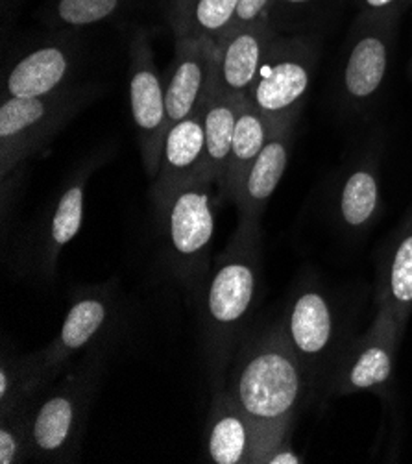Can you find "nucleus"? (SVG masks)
I'll return each mask as SVG.
<instances>
[{
    "instance_id": "f257e3e1",
    "label": "nucleus",
    "mask_w": 412,
    "mask_h": 464,
    "mask_svg": "<svg viewBox=\"0 0 412 464\" xmlns=\"http://www.w3.org/2000/svg\"><path fill=\"white\" fill-rule=\"evenodd\" d=\"M303 362L283 326L270 330L243 350L227 392L261 431L257 464L289 442V430L303 392Z\"/></svg>"
},
{
    "instance_id": "f03ea898",
    "label": "nucleus",
    "mask_w": 412,
    "mask_h": 464,
    "mask_svg": "<svg viewBox=\"0 0 412 464\" xmlns=\"http://www.w3.org/2000/svg\"><path fill=\"white\" fill-rule=\"evenodd\" d=\"M261 282L259 220L239 218L232 241L218 256L204 295V330L213 359L222 362L252 314Z\"/></svg>"
},
{
    "instance_id": "7ed1b4c3",
    "label": "nucleus",
    "mask_w": 412,
    "mask_h": 464,
    "mask_svg": "<svg viewBox=\"0 0 412 464\" xmlns=\"http://www.w3.org/2000/svg\"><path fill=\"white\" fill-rule=\"evenodd\" d=\"M97 95L91 85H69L35 99H3L0 106V176H10L32 156L47 149L71 119Z\"/></svg>"
},
{
    "instance_id": "20e7f679",
    "label": "nucleus",
    "mask_w": 412,
    "mask_h": 464,
    "mask_svg": "<svg viewBox=\"0 0 412 464\" xmlns=\"http://www.w3.org/2000/svg\"><path fill=\"white\" fill-rule=\"evenodd\" d=\"M213 181L196 179L154 198L170 263L183 277L209 268L215 234Z\"/></svg>"
},
{
    "instance_id": "39448f33",
    "label": "nucleus",
    "mask_w": 412,
    "mask_h": 464,
    "mask_svg": "<svg viewBox=\"0 0 412 464\" xmlns=\"http://www.w3.org/2000/svg\"><path fill=\"white\" fill-rule=\"evenodd\" d=\"M318 44L307 35H278L264 56L248 95L250 104L270 122L296 121L311 89Z\"/></svg>"
},
{
    "instance_id": "423d86ee",
    "label": "nucleus",
    "mask_w": 412,
    "mask_h": 464,
    "mask_svg": "<svg viewBox=\"0 0 412 464\" xmlns=\"http://www.w3.org/2000/svg\"><path fill=\"white\" fill-rule=\"evenodd\" d=\"M95 370L67 374L28 411L34 459L65 460L76 450L95 385Z\"/></svg>"
},
{
    "instance_id": "0eeeda50",
    "label": "nucleus",
    "mask_w": 412,
    "mask_h": 464,
    "mask_svg": "<svg viewBox=\"0 0 412 464\" xmlns=\"http://www.w3.org/2000/svg\"><path fill=\"white\" fill-rule=\"evenodd\" d=\"M398 17L359 14L346 51L340 95L350 110H366L381 92L394 49Z\"/></svg>"
},
{
    "instance_id": "6e6552de",
    "label": "nucleus",
    "mask_w": 412,
    "mask_h": 464,
    "mask_svg": "<svg viewBox=\"0 0 412 464\" xmlns=\"http://www.w3.org/2000/svg\"><path fill=\"white\" fill-rule=\"evenodd\" d=\"M129 110L141 158L150 179L156 178L163 139L168 130L165 80L158 72L145 30H137L129 41Z\"/></svg>"
},
{
    "instance_id": "1a4fd4ad",
    "label": "nucleus",
    "mask_w": 412,
    "mask_h": 464,
    "mask_svg": "<svg viewBox=\"0 0 412 464\" xmlns=\"http://www.w3.org/2000/svg\"><path fill=\"white\" fill-rule=\"evenodd\" d=\"M278 28L270 19L234 26L215 44L211 92L248 99Z\"/></svg>"
},
{
    "instance_id": "9d476101",
    "label": "nucleus",
    "mask_w": 412,
    "mask_h": 464,
    "mask_svg": "<svg viewBox=\"0 0 412 464\" xmlns=\"http://www.w3.org/2000/svg\"><path fill=\"white\" fill-rule=\"evenodd\" d=\"M403 332L405 330L399 326L394 313L388 307L379 305L370 330L359 339L344 361L335 392L355 394L383 387L392 376Z\"/></svg>"
},
{
    "instance_id": "9b49d317",
    "label": "nucleus",
    "mask_w": 412,
    "mask_h": 464,
    "mask_svg": "<svg viewBox=\"0 0 412 464\" xmlns=\"http://www.w3.org/2000/svg\"><path fill=\"white\" fill-rule=\"evenodd\" d=\"M78 63V43L56 37L21 56L5 74L3 99H35L69 87Z\"/></svg>"
},
{
    "instance_id": "f8f14e48",
    "label": "nucleus",
    "mask_w": 412,
    "mask_h": 464,
    "mask_svg": "<svg viewBox=\"0 0 412 464\" xmlns=\"http://www.w3.org/2000/svg\"><path fill=\"white\" fill-rule=\"evenodd\" d=\"M213 41L176 39V56L165 80L168 126L202 111L204 101L211 91Z\"/></svg>"
},
{
    "instance_id": "ddd939ff",
    "label": "nucleus",
    "mask_w": 412,
    "mask_h": 464,
    "mask_svg": "<svg viewBox=\"0 0 412 464\" xmlns=\"http://www.w3.org/2000/svg\"><path fill=\"white\" fill-rule=\"evenodd\" d=\"M206 457L215 464H257L261 431L227 392L218 391L206 424Z\"/></svg>"
},
{
    "instance_id": "4468645a",
    "label": "nucleus",
    "mask_w": 412,
    "mask_h": 464,
    "mask_svg": "<svg viewBox=\"0 0 412 464\" xmlns=\"http://www.w3.org/2000/svg\"><path fill=\"white\" fill-rule=\"evenodd\" d=\"M196 179H207L202 111L168 126L163 139L158 174L152 179L154 198Z\"/></svg>"
},
{
    "instance_id": "2eb2a0df",
    "label": "nucleus",
    "mask_w": 412,
    "mask_h": 464,
    "mask_svg": "<svg viewBox=\"0 0 412 464\" xmlns=\"http://www.w3.org/2000/svg\"><path fill=\"white\" fill-rule=\"evenodd\" d=\"M292 130L294 121L272 124L266 145L246 172L235 195L234 204L239 209V218L259 220L263 217L289 165Z\"/></svg>"
},
{
    "instance_id": "dca6fc26",
    "label": "nucleus",
    "mask_w": 412,
    "mask_h": 464,
    "mask_svg": "<svg viewBox=\"0 0 412 464\" xmlns=\"http://www.w3.org/2000/svg\"><path fill=\"white\" fill-rule=\"evenodd\" d=\"M110 302L101 293H85L78 296L62 324L58 335L43 350L44 361L58 376L72 355L95 343L110 322Z\"/></svg>"
},
{
    "instance_id": "f3484780",
    "label": "nucleus",
    "mask_w": 412,
    "mask_h": 464,
    "mask_svg": "<svg viewBox=\"0 0 412 464\" xmlns=\"http://www.w3.org/2000/svg\"><path fill=\"white\" fill-rule=\"evenodd\" d=\"M283 330L303 366L318 361L331 346L335 332L328 298L314 289L302 291L289 309Z\"/></svg>"
},
{
    "instance_id": "a211bd4d",
    "label": "nucleus",
    "mask_w": 412,
    "mask_h": 464,
    "mask_svg": "<svg viewBox=\"0 0 412 464\" xmlns=\"http://www.w3.org/2000/svg\"><path fill=\"white\" fill-rule=\"evenodd\" d=\"M93 170L95 165L91 163L87 167H81L58 198V204L41 243L39 266L43 272H54L62 250L80 234L85 211V189Z\"/></svg>"
},
{
    "instance_id": "6ab92c4d",
    "label": "nucleus",
    "mask_w": 412,
    "mask_h": 464,
    "mask_svg": "<svg viewBox=\"0 0 412 464\" xmlns=\"http://www.w3.org/2000/svg\"><path fill=\"white\" fill-rule=\"evenodd\" d=\"M244 99L224 97L211 92L202 106V122L206 137V178L218 185L225 181L227 163H230L237 115Z\"/></svg>"
},
{
    "instance_id": "aec40b11",
    "label": "nucleus",
    "mask_w": 412,
    "mask_h": 464,
    "mask_svg": "<svg viewBox=\"0 0 412 464\" xmlns=\"http://www.w3.org/2000/svg\"><path fill=\"white\" fill-rule=\"evenodd\" d=\"M239 0H172L170 24L176 39L218 43L235 26Z\"/></svg>"
},
{
    "instance_id": "412c9836",
    "label": "nucleus",
    "mask_w": 412,
    "mask_h": 464,
    "mask_svg": "<svg viewBox=\"0 0 412 464\" xmlns=\"http://www.w3.org/2000/svg\"><path fill=\"white\" fill-rule=\"evenodd\" d=\"M379 305L388 307L405 330L412 314V208L408 209L390 256L381 268Z\"/></svg>"
},
{
    "instance_id": "4be33fe9",
    "label": "nucleus",
    "mask_w": 412,
    "mask_h": 464,
    "mask_svg": "<svg viewBox=\"0 0 412 464\" xmlns=\"http://www.w3.org/2000/svg\"><path fill=\"white\" fill-rule=\"evenodd\" d=\"M337 211L340 222L350 229H364L378 218L381 211V185L374 160H360L344 176Z\"/></svg>"
},
{
    "instance_id": "5701e85b",
    "label": "nucleus",
    "mask_w": 412,
    "mask_h": 464,
    "mask_svg": "<svg viewBox=\"0 0 412 464\" xmlns=\"http://www.w3.org/2000/svg\"><path fill=\"white\" fill-rule=\"evenodd\" d=\"M54 378L43 350L34 355H8L5 352L0 359V414L32 403V398L47 389Z\"/></svg>"
},
{
    "instance_id": "b1692460",
    "label": "nucleus",
    "mask_w": 412,
    "mask_h": 464,
    "mask_svg": "<svg viewBox=\"0 0 412 464\" xmlns=\"http://www.w3.org/2000/svg\"><path fill=\"white\" fill-rule=\"evenodd\" d=\"M270 130H272V124L250 104L248 99H244L237 115L225 181L220 189V195L225 200L230 202L235 200V195L241 188L246 172L250 170V167L254 165L259 152L268 141Z\"/></svg>"
},
{
    "instance_id": "393cba45",
    "label": "nucleus",
    "mask_w": 412,
    "mask_h": 464,
    "mask_svg": "<svg viewBox=\"0 0 412 464\" xmlns=\"http://www.w3.org/2000/svg\"><path fill=\"white\" fill-rule=\"evenodd\" d=\"M126 0H54L49 23L63 30H80L115 17Z\"/></svg>"
},
{
    "instance_id": "a878e982",
    "label": "nucleus",
    "mask_w": 412,
    "mask_h": 464,
    "mask_svg": "<svg viewBox=\"0 0 412 464\" xmlns=\"http://www.w3.org/2000/svg\"><path fill=\"white\" fill-rule=\"evenodd\" d=\"M28 411L30 403L0 414V464H19L34 459Z\"/></svg>"
},
{
    "instance_id": "bb28decb",
    "label": "nucleus",
    "mask_w": 412,
    "mask_h": 464,
    "mask_svg": "<svg viewBox=\"0 0 412 464\" xmlns=\"http://www.w3.org/2000/svg\"><path fill=\"white\" fill-rule=\"evenodd\" d=\"M412 0H355L359 14L376 17H399Z\"/></svg>"
},
{
    "instance_id": "cd10ccee",
    "label": "nucleus",
    "mask_w": 412,
    "mask_h": 464,
    "mask_svg": "<svg viewBox=\"0 0 412 464\" xmlns=\"http://www.w3.org/2000/svg\"><path fill=\"white\" fill-rule=\"evenodd\" d=\"M273 0H239L235 26H246L270 19Z\"/></svg>"
},
{
    "instance_id": "c85d7f7f",
    "label": "nucleus",
    "mask_w": 412,
    "mask_h": 464,
    "mask_svg": "<svg viewBox=\"0 0 412 464\" xmlns=\"http://www.w3.org/2000/svg\"><path fill=\"white\" fill-rule=\"evenodd\" d=\"M322 0H273L272 10H270V21L276 24L282 21H289L292 19V15L303 14L314 6H318Z\"/></svg>"
},
{
    "instance_id": "c756f323",
    "label": "nucleus",
    "mask_w": 412,
    "mask_h": 464,
    "mask_svg": "<svg viewBox=\"0 0 412 464\" xmlns=\"http://www.w3.org/2000/svg\"><path fill=\"white\" fill-rule=\"evenodd\" d=\"M300 462H303L302 457L294 453V450L289 446V442L273 450L264 460V464H300Z\"/></svg>"
}]
</instances>
